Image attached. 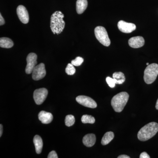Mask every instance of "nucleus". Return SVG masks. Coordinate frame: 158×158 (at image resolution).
<instances>
[{
    "mask_svg": "<svg viewBox=\"0 0 158 158\" xmlns=\"http://www.w3.org/2000/svg\"><path fill=\"white\" fill-rule=\"evenodd\" d=\"M156 110H158V99L156 103Z\"/></svg>",
    "mask_w": 158,
    "mask_h": 158,
    "instance_id": "obj_30",
    "label": "nucleus"
},
{
    "mask_svg": "<svg viewBox=\"0 0 158 158\" xmlns=\"http://www.w3.org/2000/svg\"><path fill=\"white\" fill-rule=\"evenodd\" d=\"M34 143L35 145V150L37 154H40L42 151L43 143L42 138L38 135L34 136Z\"/></svg>",
    "mask_w": 158,
    "mask_h": 158,
    "instance_id": "obj_16",
    "label": "nucleus"
},
{
    "mask_svg": "<svg viewBox=\"0 0 158 158\" xmlns=\"http://www.w3.org/2000/svg\"><path fill=\"white\" fill-rule=\"evenodd\" d=\"M64 15L60 11H56L51 17L50 27L54 34H61L65 27V22L63 20Z\"/></svg>",
    "mask_w": 158,
    "mask_h": 158,
    "instance_id": "obj_1",
    "label": "nucleus"
},
{
    "mask_svg": "<svg viewBox=\"0 0 158 158\" xmlns=\"http://www.w3.org/2000/svg\"><path fill=\"white\" fill-rule=\"evenodd\" d=\"M48 158H58V156L57 155L56 152L55 151H52L49 153L48 156Z\"/></svg>",
    "mask_w": 158,
    "mask_h": 158,
    "instance_id": "obj_25",
    "label": "nucleus"
},
{
    "mask_svg": "<svg viewBox=\"0 0 158 158\" xmlns=\"http://www.w3.org/2000/svg\"><path fill=\"white\" fill-rule=\"evenodd\" d=\"M84 59L81 57H77L75 59L71 61V63L74 66H78L81 65L84 62Z\"/></svg>",
    "mask_w": 158,
    "mask_h": 158,
    "instance_id": "obj_23",
    "label": "nucleus"
},
{
    "mask_svg": "<svg viewBox=\"0 0 158 158\" xmlns=\"http://www.w3.org/2000/svg\"><path fill=\"white\" fill-rule=\"evenodd\" d=\"M18 16L20 21L24 24H27L29 21V15L27 10L24 6H19L17 8Z\"/></svg>",
    "mask_w": 158,
    "mask_h": 158,
    "instance_id": "obj_11",
    "label": "nucleus"
},
{
    "mask_svg": "<svg viewBox=\"0 0 158 158\" xmlns=\"http://www.w3.org/2000/svg\"><path fill=\"white\" fill-rule=\"evenodd\" d=\"M37 56L36 54L31 53L27 58V65L25 71L26 73L29 74L32 73L34 67L37 65Z\"/></svg>",
    "mask_w": 158,
    "mask_h": 158,
    "instance_id": "obj_8",
    "label": "nucleus"
},
{
    "mask_svg": "<svg viewBox=\"0 0 158 158\" xmlns=\"http://www.w3.org/2000/svg\"><path fill=\"white\" fill-rule=\"evenodd\" d=\"M146 65H149V63H147V64H146Z\"/></svg>",
    "mask_w": 158,
    "mask_h": 158,
    "instance_id": "obj_31",
    "label": "nucleus"
},
{
    "mask_svg": "<svg viewBox=\"0 0 158 158\" xmlns=\"http://www.w3.org/2000/svg\"><path fill=\"white\" fill-rule=\"evenodd\" d=\"M46 74L45 65L41 63L36 65L32 72V78L35 81H39L44 78Z\"/></svg>",
    "mask_w": 158,
    "mask_h": 158,
    "instance_id": "obj_7",
    "label": "nucleus"
},
{
    "mask_svg": "<svg viewBox=\"0 0 158 158\" xmlns=\"http://www.w3.org/2000/svg\"><path fill=\"white\" fill-rule=\"evenodd\" d=\"M114 138V134L113 132H107L105 134L102 138V144L103 145H107L110 143Z\"/></svg>",
    "mask_w": 158,
    "mask_h": 158,
    "instance_id": "obj_18",
    "label": "nucleus"
},
{
    "mask_svg": "<svg viewBox=\"0 0 158 158\" xmlns=\"http://www.w3.org/2000/svg\"><path fill=\"white\" fill-rule=\"evenodd\" d=\"M76 101L80 104L86 107L95 108L97 106L96 102L89 97L80 95L77 97Z\"/></svg>",
    "mask_w": 158,
    "mask_h": 158,
    "instance_id": "obj_9",
    "label": "nucleus"
},
{
    "mask_svg": "<svg viewBox=\"0 0 158 158\" xmlns=\"http://www.w3.org/2000/svg\"><path fill=\"white\" fill-rule=\"evenodd\" d=\"M38 118L43 124H48L52 121L53 116L50 113L41 111L38 114Z\"/></svg>",
    "mask_w": 158,
    "mask_h": 158,
    "instance_id": "obj_13",
    "label": "nucleus"
},
{
    "mask_svg": "<svg viewBox=\"0 0 158 158\" xmlns=\"http://www.w3.org/2000/svg\"><path fill=\"white\" fill-rule=\"evenodd\" d=\"M14 45L13 41L7 37H1L0 39V47L2 48H11Z\"/></svg>",
    "mask_w": 158,
    "mask_h": 158,
    "instance_id": "obj_17",
    "label": "nucleus"
},
{
    "mask_svg": "<svg viewBox=\"0 0 158 158\" xmlns=\"http://www.w3.org/2000/svg\"><path fill=\"white\" fill-rule=\"evenodd\" d=\"M75 122L74 116L72 115H69L66 116L65 118V124L66 126L71 127L74 124Z\"/></svg>",
    "mask_w": 158,
    "mask_h": 158,
    "instance_id": "obj_21",
    "label": "nucleus"
},
{
    "mask_svg": "<svg viewBox=\"0 0 158 158\" xmlns=\"http://www.w3.org/2000/svg\"><path fill=\"white\" fill-rule=\"evenodd\" d=\"M81 121L83 123L93 124L95 122V118L90 115H84L82 116Z\"/></svg>",
    "mask_w": 158,
    "mask_h": 158,
    "instance_id": "obj_20",
    "label": "nucleus"
},
{
    "mask_svg": "<svg viewBox=\"0 0 158 158\" xmlns=\"http://www.w3.org/2000/svg\"><path fill=\"white\" fill-rule=\"evenodd\" d=\"M118 27L123 33H131L136 29L135 24L126 22L124 21H119L118 23Z\"/></svg>",
    "mask_w": 158,
    "mask_h": 158,
    "instance_id": "obj_10",
    "label": "nucleus"
},
{
    "mask_svg": "<svg viewBox=\"0 0 158 158\" xmlns=\"http://www.w3.org/2000/svg\"><path fill=\"white\" fill-rule=\"evenodd\" d=\"M128 44L132 48H139L144 46V38L141 36L134 37L129 40Z\"/></svg>",
    "mask_w": 158,
    "mask_h": 158,
    "instance_id": "obj_12",
    "label": "nucleus"
},
{
    "mask_svg": "<svg viewBox=\"0 0 158 158\" xmlns=\"http://www.w3.org/2000/svg\"><path fill=\"white\" fill-rule=\"evenodd\" d=\"M65 72L69 75H73L75 73L76 69L72 63H69L65 69Z\"/></svg>",
    "mask_w": 158,
    "mask_h": 158,
    "instance_id": "obj_22",
    "label": "nucleus"
},
{
    "mask_svg": "<svg viewBox=\"0 0 158 158\" xmlns=\"http://www.w3.org/2000/svg\"><path fill=\"white\" fill-rule=\"evenodd\" d=\"M106 81L110 88H114L115 87L116 83L115 79L112 78L110 77H108L106 78Z\"/></svg>",
    "mask_w": 158,
    "mask_h": 158,
    "instance_id": "obj_24",
    "label": "nucleus"
},
{
    "mask_svg": "<svg viewBox=\"0 0 158 158\" xmlns=\"http://www.w3.org/2000/svg\"><path fill=\"white\" fill-rule=\"evenodd\" d=\"M94 34L99 42L105 46L110 45L111 41L106 30L104 27L98 26L94 29Z\"/></svg>",
    "mask_w": 158,
    "mask_h": 158,
    "instance_id": "obj_5",
    "label": "nucleus"
},
{
    "mask_svg": "<svg viewBox=\"0 0 158 158\" xmlns=\"http://www.w3.org/2000/svg\"><path fill=\"white\" fill-rule=\"evenodd\" d=\"M158 75V64L152 63L148 65L144 71V79L147 84H151L155 81Z\"/></svg>",
    "mask_w": 158,
    "mask_h": 158,
    "instance_id": "obj_4",
    "label": "nucleus"
},
{
    "mask_svg": "<svg viewBox=\"0 0 158 158\" xmlns=\"http://www.w3.org/2000/svg\"><path fill=\"white\" fill-rule=\"evenodd\" d=\"M158 131L157 123H150L141 128L138 132V138L140 141H146L154 137Z\"/></svg>",
    "mask_w": 158,
    "mask_h": 158,
    "instance_id": "obj_2",
    "label": "nucleus"
},
{
    "mask_svg": "<svg viewBox=\"0 0 158 158\" xmlns=\"http://www.w3.org/2000/svg\"><path fill=\"white\" fill-rule=\"evenodd\" d=\"M3 131V126L2 125H0V137H2V135Z\"/></svg>",
    "mask_w": 158,
    "mask_h": 158,
    "instance_id": "obj_29",
    "label": "nucleus"
},
{
    "mask_svg": "<svg viewBox=\"0 0 158 158\" xmlns=\"http://www.w3.org/2000/svg\"><path fill=\"white\" fill-rule=\"evenodd\" d=\"M113 78L115 79L116 84L118 85L123 84L126 80L124 74L120 72L114 73L113 74Z\"/></svg>",
    "mask_w": 158,
    "mask_h": 158,
    "instance_id": "obj_19",
    "label": "nucleus"
},
{
    "mask_svg": "<svg viewBox=\"0 0 158 158\" xmlns=\"http://www.w3.org/2000/svg\"><path fill=\"white\" fill-rule=\"evenodd\" d=\"M5 23V21L2 16V14H0V25H3Z\"/></svg>",
    "mask_w": 158,
    "mask_h": 158,
    "instance_id": "obj_27",
    "label": "nucleus"
},
{
    "mask_svg": "<svg viewBox=\"0 0 158 158\" xmlns=\"http://www.w3.org/2000/svg\"><path fill=\"white\" fill-rule=\"evenodd\" d=\"M88 2L87 0H77L76 3L77 13L81 14L87 9Z\"/></svg>",
    "mask_w": 158,
    "mask_h": 158,
    "instance_id": "obj_15",
    "label": "nucleus"
},
{
    "mask_svg": "<svg viewBox=\"0 0 158 158\" xmlns=\"http://www.w3.org/2000/svg\"><path fill=\"white\" fill-rule=\"evenodd\" d=\"M129 98V95L126 92H120L113 97L111 105L115 111L118 113L122 112L127 103Z\"/></svg>",
    "mask_w": 158,
    "mask_h": 158,
    "instance_id": "obj_3",
    "label": "nucleus"
},
{
    "mask_svg": "<svg viewBox=\"0 0 158 158\" xmlns=\"http://www.w3.org/2000/svg\"><path fill=\"white\" fill-rule=\"evenodd\" d=\"M150 157L148 154L146 152H143L141 153L140 156V158H150Z\"/></svg>",
    "mask_w": 158,
    "mask_h": 158,
    "instance_id": "obj_26",
    "label": "nucleus"
},
{
    "mask_svg": "<svg viewBox=\"0 0 158 158\" xmlns=\"http://www.w3.org/2000/svg\"><path fill=\"white\" fill-rule=\"evenodd\" d=\"M96 140V136L95 135L93 134H88L83 138V144L87 147H92L95 144Z\"/></svg>",
    "mask_w": 158,
    "mask_h": 158,
    "instance_id": "obj_14",
    "label": "nucleus"
},
{
    "mask_svg": "<svg viewBox=\"0 0 158 158\" xmlns=\"http://www.w3.org/2000/svg\"><path fill=\"white\" fill-rule=\"evenodd\" d=\"M130 157L129 156L127 155H122L118 156V158H130Z\"/></svg>",
    "mask_w": 158,
    "mask_h": 158,
    "instance_id": "obj_28",
    "label": "nucleus"
},
{
    "mask_svg": "<svg viewBox=\"0 0 158 158\" xmlns=\"http://www.w3.org/2000/svg\"><path fill=\"white\" fill-rule=\"evenodd\" d=\"M48 94V91L45 88L36 89L34 91V99L36 104H42L46 98Z\"/></svg>",
    "mask_w": 158,
    "mask_h": 158,
    "instance_id": "obj_6",
    "label": "nucleus"
}]
</instances>
